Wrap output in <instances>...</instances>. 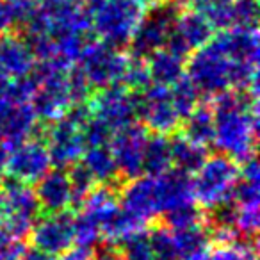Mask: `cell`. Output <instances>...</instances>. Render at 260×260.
<instances>
[{
  "mask_svg": "<svg viewBox=\"0 0 260 260\" xmlns=\"http://www.w3.org/2000/svg\"><path fill=\"white\" fill-rule=\"evenodd\" d=\"M214 34L216 29L200 9L180 8L164 48L187 59L191 52L209 43Z\"/></svg>",
  "mask_w": 260,
  "mask_h": 260,
  "instance_id": "7c38bea8",
  "label": "cell"
},
{
  "mask_svg": "<svg viewBox=\"0 0 260 260\" xmlns=\"http://www.w3.org/2000/svg\"><path fill=\"white\" fill-rule=\"evenodd\" d=\"M59 260H96V258H94L93 251H89V249H82L73 246L70 251H66L64 255L59 256Z\"/></svg>",
  "mask_w": 260,
  "mask_h": 260,
  "instance_id": "f35d334b",
  "label": "cell"
},
{
  "mask_svg": "<svg viewBox=\"0 0 260 260\" xmlns=\"http://www.w3.org/2000/svg\"><path fill=\"white\" fill-rule=\"evenodd\" d=\"M170 94L182 119L200 104V96H202V94L198 93V89L194 87V84L189 80L187 75H182L177 82L171 84Z\"/></svg>",
  "mask_w": 260,
  "mask_h": 260,
  "instance_id": "f546056e",
  "label": "cell"
},
{
  "mask_svg": "<svg viewBox=\"0 0 260 260\" xmlns=\"http://www.w3.org/2000/svg\"><path fill=\"white\" fill-rule=\"evenodd\" d=\"M182 136L189 141L196 143L200 146L214 145V112L210 104H202L200 102L180 123Z\"/></svg>",
  "mask_w": 260,
  "mask_h": 260,
  "instance_id": "d6986e66",
  "label": "cell"
},
{
  "mask_svg": "<svg viewBox=\"0 0 260 260\" xmlns=\"http://www.w3.org/2000/svg\"><path fill=\"white\" fill-rule=\"evenodd\" d=\"M80 162L93 175L96 184H116L119 178L109 146H87L80 157Z\"/></svg>",
  "mask_w": 260,
  "mask_h": 260,
  "instance_id": "cb8c5ba5",
  "label": "cell"
},
{
  "mask_svg": "<svg viewBox=\"0 0 260 260\" xmlns=\"http://www.w3.org/2000/svg\"><path fill=\"white\" fill-rule=\"evenodd\" d=\"M150 132L141 121H132L114 130L109 148L114 157L119 178L141 177L143 175V152Z\"/></svg>",
  "mask_w": 260,
  "mask_h": 260,
  "instance_id": "8fae6325",
  "label": "cell"
},
{
  "mask_svg": "<svg viewBox=\"0 0 260 260\" xmlns=\"http://www.w3.org/2000/svg\"><path fill=\"white\" fill-rule=\"evenodd\" d=\"M234 27L256 29L258 23V0H232Z\"/></svg>",
  "mask_w": 260,
  "mask_h": 260,
  "instance_id": "d590c367",
  "label": "cell"
},
{
  "mask_svg": "<svg viewBox=\"0 0 260 260\" xmlns=\"http://www.w3.org/2000/svg\"><path fill=\"white\" fill-rule=\"evenodd\" d=\"M146 64H148L152 82L162 84L168 87L177 82L182 75H185V59L164 47L152 52L146 57Z\"/></svg>",
  "mask_w": 260,
  "mask_h": 260,
  "instance_id": "ffe728a7",
  "label": "cell"
},
{
  "mask_svg": "<svg viewBox=\"0 0 260 260\" xmlns=\"http://www.w3.org/2000/svg\"><path fill=\"white\" fill-rule=\"evenodd\" d=\"M258 180L260 177H249V175L239 173L234 191H232V202L241 209L258 207Z\"/></svg>",
  "mask_w": 260,
  "mask_h": 260,
  "instance_id": "1f68e13d",
  "label": "cell"
},
{
  "mask_svg": "<svg viewBox=\"0 0 260 260\" xmlns=\"http://www.w3.org/2000/svg\"><path fill=\"white\" fill-rule=\"evenodd\" d=\"M112 134H114V130L109 125H105L104 121H100L98 118H94V116H89V119L82 126L86 148L87 146H109Z\"/></svg>",
  "mask_w": 260,
  "mask_h": 260,
  "instance_id": "836d02e7",
  "label": "cell"
},
{
  "mask_svg": "<svg viewBox=\"0 0 260 260\" xmlns=\"http://www.w3.org/2000/svg\"><path fill=\"white\" fill-rule=\"evenodd\" d=\"M138 119L153 134L171 136L180 128L182 118L171 100L170 87L152 82L138 94Z\"/></svg>",
  "mask_w": 260,
  "mask_h": 260,
  "instance_id": "30bf717a",
  "label": "cell"
},
{
  "mask_svg": "<svg viewBox=\"0 0 260 260\" xmlns=\"http://www.w3.org/2000/svg\"><path fill=\"white\" fill-rule=\"evenodd\" d=\"M170 143H171L173 168L184 171L187 175H194L202 168V164L205 162L207 157H209V152H207L209 148L189 141L182 134L170 138Z\"/></svg>",
  "mask_w": 260,
  "mask_h": 260,
  "instance_id": "d4e9b609",
  "label": "cell"
},
{
  "mask_svg": "<svg viewBox=\"0 0 260 260\" xmlns=\"http://www.w3.org/2000/svg\"><path fill=\"white\" fill-rule=\"evenodd\" d=\"M209 18L216 30L234 27V13H232V0H210L203 9H200Z\"/></svg>",
  "mask_w": 260,
  "mask_h": 260,
  "instance_id": "d6a6232c",
  "label": "cell"
},
{
  "mask_svg": "<svg viewBox=\"0 0 260 260\" xmlns=\"http://www.w3.org/2000/svg\"><path fill=\"white\" fill-rule=\"evenodd\" d=\"M47 145L52 166L68 170L75 162H79L86 150V141L82 136V126L73 123L66 116L50 121L47 126H41L36 132Z\"/></svg>",
  "mask_w": 260,
  "mask_h": 260,
  "instance_id": "ba28073f",
  "label": "cell"
},
{
  "mask_svg": "<svg viewBox=\"0 0 260 260\" xmlns=\"http://www.w3.org/2000/svg\"><path fill=\"white\" fill-rule=\"evenodd\" d=\"M121 86H125L128 91L139 94L146 89V87L152 84V77L148 72V64H146V59L136 57V55H126L125 66H123L121 79L119 82Z\"/></svg>",
  "mask_w": 260,
  "mask_h": 260,
  "instance_id": "4316f807",
  "label": "cell"
},
{
  "mask_svg": "<svg viewBox=\"0 0 260 260\" xmlns=\"http://www.w3.org/2000/svg\"><path fill=\"white\" fill-rule=\"evenodd\" d=\"M116 249L121 260H157L146 228L126 237Z\"/></svg>",
  "mask_w": 260,
  "mask_h": 260,
  "instance_id": "f1b7e54d",
  "label": "cell"
},
{
  "mask_svg": "<svg viewBox=\"0 0 260 260\" xmlns=\"http://www.w3.org/2000/svg\"><path fill=\"white\" fill-rule=\"evenodd\" d=\"M8 180V148L0 145V187Z\"/></svg>",
  "mask_w": 260,
  "mask_h": 260,
  "instance_id": "ab89813d",
  "label": "cell"
},
{
  "mask_svg": "<svg viewBox=\"0 0 260 260\" xmlns=\"http://www.w3.org/2000/svg\"><path fill=\"white\" fill-rule=\"evenodd\" d=\"M173 168L171 159V143L170 136L152 134L148 136L143 152V175L159 177Z\"/></svg>",
  "mask_w": 260,
  "mask_h": 260,
  "instance_id": "603a6c76",
  "label": "cell"
},
{
  "mask_svg": "<svg viewBox=\"0 0 260 260\" xmlns=\"http://www.w3.org/2000/svg\"><path fill=\"white\" fill-rule=\"evenodd\" d=\"M214 146L237 164L256 155L258 93L230 89L212 98Z\"/></svg>",
  "mask_w": 260,
  "mask_h": 260,
  "instance_id": "6da1fadb",
  "label": "cell"
},
{
  "mask_svg": "<svg viewBox=\"0 0 260 260\" xmlns=\"http://www.w3.org/2000/svg\"><path fill=\"white\" fill-rule=\"evenodd\" d=\"M178 8H189V9H203L210 0H173Z\"/></svg>",
  "mask_w": 260,
  "mask_h": 260,
  "instance_id": "60d3db41",
  "label": "cell"
},
{
  "mask_svg": "<svg viewBox=\"0 0 260 260\" xmlns=\"http://www.w3.org/2000/svg\"><path fill=\"white\" fill-rule=\"evenodd\" d=\"M162 224L170 228L171 232L185 230L194 224H200L205 221V210L200 209L196 203H185V205L175 207L162 214Z\"/></svg>",
  "mask_w": 260,
  "mask_h": 260,
  "instance_id": "83f0119b",
  "label": "cell"
},
{
  "mask_svg": "<svg viewBox=\"0 0 260 260\" xmlns=\"http://www.w3.org/2000/svg\"><path fill=\"white\" fill-rule=\"evenodd\" d=\"M155 189L160 216L175 207L196 203L194 192H192V175H187L175 168L155 177Z\"/></svg>",
  "mask_w": 260,
  "mask_h": 260,
  "instance_id": "ac0fdd59",
  "label": "cell"
},
{
  "mask_svg": "<svg viewBox=\"0 0 260 260\" xmlns=\"http://www.w3.org/2000/svg\"><path fill=\"white\" fill-rule=\"evenodd\" d=\"M27 237L30 239L34 249L47 253L52 258L64 255L75 246L73 212L64 210V212L45 214L43 217H38Z\"/></svg>",
  "mask_w": 260,
  "mask_h": 260,
  "instance_id": "4fadbf2b",
  "label": "cell"
},
{
  "mask_svg": "<svg viewBox=\"0 0 260 260\" xmlns=\"http://www.w3.org/2000/svg\"><path fill=\"white\" fill-rule=\"evenodd\" d=\"M91 32L114 48H125L148 11L145 0H86Z\"/></svg>",
  "mask_w": 260,
  "mask_h": 260,
  "instance_id": "3957f363",
  "label": "cell"
},
{
  "mask_svg": "<svg viewBox=\"0 0 260 260\" xmlns=\"http://www.w3.org/2000/svg\"><path fill=\"white\" fill-rule=\"evenodd\" d=\"M178 11H180V8L173 0L155 4L150 11H146V15L136 27L134 34L126 45L130 55L146 59L152 52L162 48L166 45L171 29H173Z\"/></svg>",
  "mask_w": 260,
  "mask_h": 260,
  "instance_id": "52a82bcc",
  "label": "cell"
},
{
  "mask_svg": "<svg viewBox=\"0 0 260 260\" xmlns=\"http://www.w3.org/2000/svg\"><path fill=\"white\" fill-rule=\"evenodd\" d=\"M239 177V164L224 153L209 155L192 177L194 202L200 209L209 210L232 200V191Z\"/></svg>",
  "mask_w": 260,
  "mask_h": 260,
  "instance_id": "277c9868",
  "label": "cell"
},
{
  "mask_svg": "<svg viewBox=\"0 0 260 260\" xmlns=\"http://www.w3.org/2000/svg\"><path fill=\"white\" fill-rule=\"evenodd\" d=\"M256 239H241L234 242H217L196 260H256Z\"/></svg>",
  "mask_w": 260,
  "mask_h": 260,
  "instance_id": "484cf974",
  "label": "cell"
},
{
  "mask_svg": "<svg viewBox=\"0 0 260 260\" xmlns=\"http://www.w3.org/2000/svg\"><path fill=\"white\" fill-rule=\"evenodd\" d=\"M126 55L119 48H114L102 40H89L75 61V66L82 72L89 86L94 89L118 84L121 79Z\"/></svg>",
  "mask_w": 260,
  "mask_h": 260,
  "instance_id": "8992f818",
  "label": "cell"
},
{
  "mask_svg": "<svg viewBox=\"0 0 260 260\" xmlns=\"http://www.w3.org/2000/svg\"><path fill=\"white\" fill-rule=\"evenodd\" d=\"M256 66L230 59L210 40L185 59V75L200 94L214 98L224 91H256Z\"/></svg>",
  "mask_w": 260,
  "mask_h": 260,
  "instance_id": "7a4b0ae2",
  "label": "cell"
},
{
  "mask_svg": "<svg viewBox=\"0 0 260 260\" xmlns=\"http://www.w3.org/2000/svg\"><path fill=\"white\" fill-rule=\"evenodd\" d=\"M91 116L109 125L112 130L138 121V94L128 91L121 84L100 87L91 93L89 100Z\"/></svg>",
  "mask_w": 260,
  "mask_h": 260,
  "instance_id": "9c48e42d",
  "label": "cell"
},
{
  "mask_svg": "<svg viewBox=\"0 0 260 260\" xmlns=\"http://www.w3.org/2000/svg\"><path fill=\"white\" fill-rule=\"evenodd\" d=\"M16 16L11 0H0V36L8 32H15Z\"/></svg>",
  "mask_w": 260,
  "mask_h": 260,
  "instance_id": "74e56055",
  "label": "cell"
},
{
  "mask_svg": "<svg viewBox=\"0 0 260 260\" xmlns=\"http://www.w3.org/2000/svg\"><path fill=\"white\" fill-rule=\"evenodd\" d=\"M119 205L141 219L145 224L160 216L159 200H157L155 177L141 175V177L130 178L126 184L118 191Z\"/></svg>",
  "mask_w": 260,
  "mask_h": 260,
  "instance_id": "9a60e30c",
  "label": "cell"
},
{
  "mask_svg": "<svg viewBox=\"0 0 260 260\" xmlns=\"http://www.w3.org/2000/svg\"><path fill=\"white\" fill-rule=\"evenodd\" d=\"M68 178H70V185H72V194H73V207L79 209V205L82 203V200L89 194L94 189V185H98L94 182L93 175L86 170L82 162H75L73 166H70L68 170Z\"/></svg>",
  "mask_w": 260,
  "mask_h": 260,
  "instance_id": "4dcf8cb0",
  "label": "cell"
},
{
  "mask_svg": "<svg viewBox=\"0 0 260 260\" xmlns=\"http://www.w3.org/2000/svg\"><path fill=\"white\" fill-rule=\"evenodd\" d=\"M50 168L47 145L38 136L18 143L8 152V177L13 180L34 185Z\"/></svg>",
  "mask_w": 260,
  "mask_h": 260,
  "instance_id": "5bb4252c",
  "label": "cell"
},
{
  "mask_svg": "<svg viewBox=\"0 0 260 260\" xmlns=\"http://www.w3.org/2000/svg\"><path fill=\"white\" fill-rule=\"evenodd\" d=\"M36 57L23 36L8 32L0 36V79L2 82L22 79L34 70Z\"/></svg>",
  "mask_w": 260,
  "mask_h": 260,
  "instance_id": "e0dca14e",
  "label": "cell"
},
{
  "mask_svg": "<svg viewBox=\"0 0 260 260\" xmlns=\"http://www.w3.org/2000/svg\"><path fill=\"white\" fill-rule=\"evenodd\" d=\"M25 249L27 246L22 239L0 224V260H20Z\"/></svg>",
  "mask_w": 260,
  "mask_h": 260,
  "instance_id": "8d00e7d4",
  "label": "cell"
},
{
  "mask_svg": "<svg viewBox=\"0 0 260 260\" xmlns=\"http://www.w3.org/2000/svg\"><path fill=\"white\" fill-rule=\"evenodd\" d=\"M18 104H23V102H16L15 98L8 93L4 82L0 84V145H4L6 139H8L9 128H11V125H13V119H15Z\"/></svg>",
  "mask_w": 260,
  "mask_h": 260,
  "instance_id": "e575fe53",
  "label": "cell"
},
{
  "mask_svg": "<svg viewBox=\"0 0 260 260\" xmlns=\"http://www.w3.org/2000/svg\"><path fill=\"white\" fill-rule=\"evenodd\" d=\"M36 192L40 210L45 214H57L73 209V194L70 185L68 171L61 168L48 170L40 180L36 182Z\"/></svg>",
  "mask_w": 260,
  "mask_h": 260,
  "instance_id": "2e32d148",
  "label": "cell"
},
{
  "mask_svg": "<svg viewBox=\"0 0 260 260\" xmlns=\"http://www.w3.org/2000/svg\"><path fill=\"white\" fill-rule=\"evenodd\" d=\"M146 228V224L130 212H126L121 205L105 219V223L100 226L102 242L112 248H118L126 237H130L136 232Z\"/></svg>",
  "mask_w": 260,
  "mask_h": 260,
  "instance_id": "7402d4cb",
  "label": "cell"
},
{
  "mask_svg": "<svg viewBox=\"0 0 260 260\" xmlns=\"http://www.w3.org/2000/svg\"><path fill=\"white\" fill-rule=\"evenodd\" d=\"M34 185L18 180H6L0 187V224L13 235L23 239L29 235L34 221L40 217Z\"/></svg>",
  "mask_w": 260,
  "mask_h": 260,
  "instance_id": "5b68a950",
  "label": "cell"
},
{
  "mask_svg": "<svg viewBox=\"0 0 260 260\" xmlns=\"http://www.w3.org/2000/svg\"><path fill=\"white\" fill-rule=\"evenodd\" d=\"M146 4H152V6H155V4H160V2H166V0H145Z\"/></svg>",
  "mask_w": 260,
  "mask_h": 260,
  "instance_id": "b9f144b4",
  "label": "cell"
},
{
  "mask_svg": "<svg viewBox=\"0 0 260 260\" xmlns=\"http://www.w3.org/2000/svg\"><path fill=\"white\" fill-rule=\"evenodd\" d=\"M173 241L178 260L200 258L212 244L210 230L205 221L200 224H194L191 228H185V230L173 232Z\"/></svg>",
  "mask_w": 260,
  "mask_h": 260,
  "instance_id": "44dd1931",
  "label": "cell"
}]
</instances>
